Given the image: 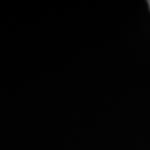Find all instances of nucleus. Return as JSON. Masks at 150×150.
<instances>
[{
  "label": "nucleus",
  "mask_w": 150,
  "mask_h": 150,
  "mask_svg": "<svg viewBox=\"0 0 150 150\" xmlns=\"http://www.w3.org/2000/svg\"><path fill=\"white\" fill-rule=\"evenodd\" d=\"M148 5H149V8H150V1H148Z\"/></svg>",
  "instance_id": "1"
}]
</instances>
